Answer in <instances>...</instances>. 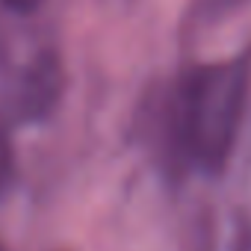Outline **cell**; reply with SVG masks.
I'll use <instances>...</instances> for the list:
<instances>
[{
    "instance_id": "obj_1",
    "label": "cell",
    "mask_w": 251,
    "mask_h": 251,
    "mask_svg": "<svg viewBox=\"0 0 251 251\" xmlns=\"http://www.w3.org/2000/svg\"><path fill=\"white\" fill-rule=\"evenodd\" d=\"M248 89L251 53L201 65L183 80L175 106V130L183 154L198 169L219 172L227 163L242 124Z\"/></svg>"
},
{
    "instance_id": "obj_2",
    "label": "cell",
    "mask_w": 251,
    "mask_h": 251,
    "mask_svg": "<svg viewBox=\"0 0 251 251\" xmlns=\"http://www.w3.org/2000/svg\"><path fill=\"white\" fill-rule=\"evenodd\" d=\"M56 65L53 59H42L33 71H30V80H27V89H24V100H27V109L33 112H45L56 95Z\"/></svg>"
},
{
    "instance_id": "obj_3",
    "label": "cell",
    "mask_w": 251,
    "mask_h": 251,
    "mask_svg": "<svg viewBox=\"0 0 251 251\" xmlns=\"http://www.w3.org/2000/svg\"><path fill=\"white\" fill-rule=\"evenodd\" d=\"M12 175H15V157H12V145L6 139V133L0 130V195H3L12 183Z\"/></svg>"
},
{
    "instance_id": "obj_4",
    "label": "cell",
    "mask_w": 251,
    "mask_h": 251,
    "mask_svg": "<svg viewBox=\"0 0 251 251\" xmlns=\"http://www.w3.org/2000/svg\"><path fill=\"white\" fill-rule=\"evenodd\" d=\"M6 9H12V12H21V15H27V12H33V9H39L42 6V0H0Z\"/></svg>"
},
{
    "instance_id": "obj_5",
    "label": "cell",
    "mask_w": 251,
    "mask_h": 251,
    "mask_svg": "<svg viewBox=\"0 0 251 251\" xmlns=\"http://www.w3.org/2000/svg\"><path fill=\"white\" fill-rule=\"evenodd\" d=\"M0 251H3V248H0Z\"/></svg>"
}]
</instances>
